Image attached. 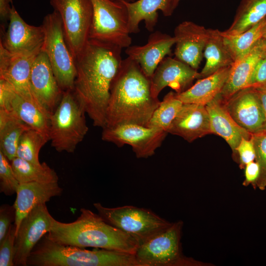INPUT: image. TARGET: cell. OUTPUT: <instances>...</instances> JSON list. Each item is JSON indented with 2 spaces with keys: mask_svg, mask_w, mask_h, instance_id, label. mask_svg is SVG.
<instances>
[{
  "mask_svg": "<svg viewBox=\"0 0 266 266\" xmlns=\"http://www.w3.org/2000/svg\"><path fill=\"white\" fill-rule=\"evenodd\" d=\"M265 85H266V55L256 65L247 87L255 88Z\"/></svg>",
  "mask_w": 266,
  "mask_h": 266,
  "instance_id": "cell-39",
  "label": "cell"
},
{
  "mask_svg": "<svg viewBox=\"0 0 266 266\" xmlns=\"http://www.w3.org/2000/svg\"><path fill=\"white\" fill-rule=\"evenodd\" d=\"M253 88L258 96L264 113L266 118L265 130H266V85Z\"/></svg>",
  "mask_w": 266,
  "mask_h": 266,
  "instance_id": "cell-41",
  "label": "cell"
},
{
  "mask_svg": "<svg viewBox=\"0 0 266 266\" xmlns=\"http://www.w3.org/2000/svg\"><path fill=\"white\" fill-rule=\"evenodd\" d=\"M9 162L0 151V192L6 196L16 193L20 184Z\"/></svg>",
  "mask_w": 266,
  "mask_h": 266,
  "instance_id": "cell-35",
  "label": "cell"
},
{
  "mask_svg": "<svg viewBox=\"0 0 266 266\" xmlns=\"http://www.w3.org/2000/svg\"><path fill=\"white\" fill-rule=\"evenodd\" d=\"M205 64L200 74L207 77L217 70L231 66L234 62L225 43L222 32L208 29V37L203 50Z\"/></svg>",
  "mask_w": 266,
  "mask_h": 266,
  "instance_id": "cell-27",
  "label": "cell"
},
{
  "mask_svg": "<svg viewBox=\"0 0 266 266\" xmlns=\"http://www.w3.org/2000/svg\"><path fill=\"white\" fill-rule=\"evenodd\" d=\"M93 205L105 222L130 235L138 245L171 224L151 210L144 208L132 205L108 208L99 202Z\"/></svg>",
  "mask_w": 266,
  "mask_h": 266,
  "instance_id": "cell-8",
  "label": "cell"
},
{
  "mask_svg": "<svg viewBox=\"0 0 266 266\" xmlns=\"http://www.w3.org/2000/svg\"><path fill=\"white\" fill-rule=\"evenodd\" d=\"M63 189L58 182L20 183L13 204L15 209L16 234L23 219L36 206L46 204L53 197L60 196Z\"/></svg>",
  "mask_w": 266,
  "mask_h": 266,
  "instance_id": "cell-21",
  "label": "cell"
},
{
  "mask_svg": "<svg viewBox=\"0 0 266 266\" xmlns=\"http://www.w3.org/2000/svg\"><path fill=\"white\" fill-rule=\"evenodd\" d=\"M80 211L74 222L65 223L55 219L47 237L66 245L134 254L138 243L134 238L107 223L99 214L84 208Z\"/></svg>",
  "mask_w": 266,
  "mask_h": 266,
  "instance_id": "cell-3",
  "label": "cell"
},
{
  "mask_svg": "<svg viewBox=\"0 0 266 266\" xmlns=\"http://www.w3.org/2000/svg\"><path fill=\"white\" fill-rule=\"evenodd\" d=\"M121 0L127 9L130 33L140 32L139 24L142 21H144L146 29L152 32L158 22V10H161L164 16H169L175 10L173 0H138L133 2Z\"/></svg>",
  "mask_w": 266,
  "mask_h": 266,
  "instance_id": "cell-24",
  "label": "cell"
},
{
  "mask_svg": "<svg viewBox=\"0 0 266 266\" xmlns=\"http://www.w3.org/2000/svg\"><path fill=\"white\" fill-rule=\"evenodd\" d=\"M167 132L189 142L211 133L209 115L205 105L183 103Z\"/></svg>",
  "mask_w": 266,
  "mask_h": 266,
  "instance_id": "cell-20",
  "label": "cell"
},
{
  "mask_svg": "<svg viewBox=\"0 0 266 266\" xmlns=\"http://www.w3.org/2000/svg\"><path fill=\"white\" fill-rule=\"evenodd\" d=\"M30 129L11 112L0 109V151L10 162L16 157L21 135Z\"/></svg>",
  "mask_w": 266,
  "mask_h": 266,
  "instance_id": "cell-28",
  "label": "cell"
},
{
  "mask_svg": "<svg viewBox=\"0 0 266 266\" xmlns=\"http://www.w3.org/2000/svg\"><path fill=\"white\" fill-rule=\"evenodd\" d=\"M200 78V72L189 65L175 58L166 57L150 77L152 95L158 98L166 87H169L176 94L181 93L189 89L195 79Z\"/></svg>",
  "mask_w": 266,
  "mask_h": 266,
  "instance_id": "cell-16",
  "label": "cell"
},
{
  "mask_svg": "<svg viewBox=\"0 0 266 266\" xmlns=\"http://www.w3.org/2000/svg\"><path fill=\"white\" fill-rule=\"evenodd\" d=\"M9 0H0V16L2 20H9L11 6Z\"/></svg>",
  "mask_w": 266,
  "mask_h": 266,
  "instance_id": "cell-42",
  "label": "cell"
},
{
  "mask_svg": "<svg viewBox=\"0 0 266 266\" xmlns=\"http://www.w3.org/2000/svg\"><path fill=\"white\" fill-rule=\"evenodd\" d=\"M15 221V209L14 205L2 204L0 207V242L7 233L13 222Z\"/></svg>",
  "mask_w": 266,
  "mask_h": 266,
  "instance_id": "cell-38",
  "label": "cell"
},
{
  "mask_svg": "<svg viewBox=\"0 0 266 266\" xmlns=\"http://www.w3.org/2000/svg\"><path fill=\"white\" fill-rule=\"evenodd\" d=\"M122 48L90 39L75 59L73 93L95 127L106 126L112 81L122 61Z\"/></svg>",
  "mask_w": 266,
  "mask_h": 266,
  "instance_id": "cell-1",
  "label": "cell"
},
{
  "mask_svg": "<svg viewBox=\"0 0 266 266\" xmlns=\"http://www.w3.org/2000/svg\"><path fill=\"white\" fill-rule=\"evenodd\" d=\"M180 0H173V4L174 9L177 7Z\"/></svg>",
  "mask_w": 266,
  "mask_h": 266,
  "instance_id": "cell-44",
  "label": "cell"
},
{
  "mask_svg": "<svg viewBox=\"0 0 266 266\" xmlns=\"http://www.w3.org/2000/svg\"><path fill=\"white\" fill-rule=\"evenodd\" d=\"M205 107L209 115L211 133L224 138L233 152L243 137L251 138L252 134L239 126L231 117L219 95Z\"/></svg>",
  "mask_w": 266,
  "mask_h": 266,
  "instance_id": "cell-23",
  "label": "cell"
},
{
  "mask_svg": "<svg viewBox=\"0 0 266 266\" xmlns=\"http://www.w3.org/2000/svg\"><path fill=\"white\" fill-rule=\"evenodd\" d=\"M32 266H138L134 254L103 249L89 250L55 242L46 234L29 256Z\"/></svg>",
  "mask_w": 266,
  "mask_h": 266,
  "instance_id": "cell-4",
  "label": "cell"
},
{
  "mask_svg": "<svg viewBox=\"0 0 266 266\" xmlns=\"http://www.w3.org/2000/svg\"><path fill=\"white\" fill-rule=\"evenodd\" d=\"M176 43L175 37L159 31L152 33L143 45L130 46L125 52L137 62L145 74L150 78L160 63L170 54Z\"/></svg>",
  "mask_w": 266,
  "mask_h": 266,
  "instance_id": "cell-19",
  "label": "cell"
},
{
  "mask_svg": "<svg viewBox=\"0 0 266 266\" xmlns=\"http://www.w3.org/2000/svg\"><path fill=\"white\" fill-rule=\"evenodd\" d=\"M54 220L46 204L36 206L23 219L16 234L14 266H27L29 255L42 237L51 231Z\"/></svg>",
  "mask_w": 266,
  "mask_h": 266,
  "instance_id": "cell-12",
  "label": "cell"
},
{
  "mask_svg": "<svg viewBox=\"0 0 266 266\" xmlns=\"http://www.w3.org/2000/svg\"><path fill=\"white\" fill-rule=\"evenodd\" d=\"M93 15L89 39L127 48L132 43L127 8L121 0H91Z\"/></svg>",
  "mask_w": 266,
  "mask_h": 266,
  "instance_id": "cell-9",
  "label": "cell"
},
{
  "mask_svg": "<svg viewBox=\"0 0 266 266\" xmlns=\"http://www.w3.org/2000/svg\"><path fill=\"white\" fill-rule=\"evenodd\" d=\"M60 15L66 40L75 59L89 40L93 10L91 0H50Z\"/></svg>",
  "mask_w": 266,
  "mask_h": 266,
  "instance_id": "cell-10",
  "label": "cell"
},
{
  "mask_svg": "<svg viewBox=\"0 0 266 266\" xmlns=\"http://www.w3.org/2000/svg\"><path fill=\"white\" fill-rule=\"evenodd\" d=\"M265 55L266 41L262 38L248 52L233 62L219 94L222 100H228L239 90L247 87L256 65Z\"/></svg>",
  "mask_w": 266,
  "mask_h": 266,
  "instance_id": "cell-22",
  "label": "cell"
},
{
  "mask_svg": "<svg viewBox=\"0 0 266 266\" xmlns=\"http://www.w3.org/2000/svg\"><path fill=\"white\" fill-rule=\"evenodd\" d=\"M266 17L246 31L236 35L222 32L225 43L234 62L248 52L262 38Z\"/></svg>",
  "mask_w": 266,
  "mask_h": 266,
  "instance_id": "cell-31",
  "label": "cell"
},
{
  "mask_svg": "<svg viewBox=\"0 0 266 266\" xmlns=\"http://www.w3.org/2000/svg\"><path fill=\"white\" fill-rule=\"evenodd\" d=\"M85 114L73 91H64L50 118V141L57 151L74 153L89 130Z\"/></svg>",
  "mask_w": 266,
  "mask_h": 266,
  "instance_id": "cell-5",
  "label": "cell"
},
{
  "mask_svg": "<svg viewBox=\"0 0 266 266\" xmlns=\"http://www.w3.org/2000/svg\"><path fill=\"white\" fill-rule=\"evenodd\" d=\"M262 38L266 41V22L263 28Z\"/></svg>",
  "mask_w": 266,
  "mask_h": 266,
  "instance_id": "cell-43",
  "label": "cell"
},
{
  "mask_svg": "<svg viewBox=\"0 0 266 266\" xmlns=\"http://www.w3.org/2000/svg\"><path fill=\"white\" fill-rule=\"evenodd\" d=\"M183 223L179 221L137 247L134 254L138 266H200L204 264L182 254Z\"/></svg>",
  "mask_w": 266,
  "mask_h": 266,
  "instance_id": "cell-6",
  "label": "cell"
},
{
  "mask_svg": "<svg viewBox=\"0 0 266 266\" xmlns=\"http://www.w3.org/2000/svg\"><path fill=\"white\" fill-rule=\"evenodd\" d=\"M49 138L41 133L30 129L26 131L19 140L16 157L35 164H40L39 153Z\"/></svg>",
  "mask_w": 266,
  "mask_h": 266,
  "instance_id": "cell-33",
  "label": "cell"
},
{
  "mask_svg": "<svg viewBox=\"0 0 266 266\" xmlns=\"http://www.w3.org/2000/svg\"><path fill=\"white\" fill-rule=\"evenodd\" d=\"M233 153V159L241 169L248 163L255 160V151L252 138L248 139L243 137Z\"/></svg>",
  "mask_w": 266,
  "mask_h": 266,
  "instance_id": "cell-37",
  "label": "cell"
},
{
  "mask_svg": "<svg viewBox=\"0 0 266 266\" xmlns=\"http://www.w3.org/2000/svg\"><path fill=\"white\" fill-rule=\"evenodd\" d=\"M30 84L35 99L51 115L59 103L63 91L57 82L46 54L42 51L33 63Z\"/></svg>",
  "mask_w": 266,
  "mask_h": 266,
  "instance_id": "cell-15",
  "label": "cell"
},
{
  "mask_svg": "<svg viewBox=\"0 0 266 266\" xmlns=\"http://www.w3.org/2000/svg\"><path fill=\"white\" fill-rule=\"evenodd\" d=\"M160 102L152 95L150 78L128 57L122 60L111 84L105 127L128 124L147 127Z\"/></svg>",
  "mask_w": 266,
  "mask_h": 266,
  "instance_id": "cell-2",
  "label": "cell"
},
{
  "mask_svg": "<svg viewBox=\"0 0 266 266\" xmlns=\"http://www.w3.org/2000/svg\"><path fill=\"white\" fill-rule=\"evenodd\" d=\"M266 17V0H241L233 22L226 31L228 35L240 34Z\"/></svg>",
  "mask_w": 266,
  "mask_h": 266,
  "instance_id": "cell-29",
  "label": "cell"
},
{
  "mask_svg": "<svg viewBox=\"0 0 266 266\" xmlns=\"http://www.w3.org/2000/svg\"><path fill=\"white\" fill-rule=\"evenodd\" d=\"M231 66L222 68L214 73L199 79L184 92L176 97L183 103L206 105L221 92L228 78Z\"/></svg>",
  "mask_w": 266,
  "mask_h": 266,
  "instance_id": "cell-25",
  "label": "cell"
},
{
  "mask_svg": "<svg viewBox=\"0 0 266 266\" xmlns=\"http://www.w3.org/2000/svg\"><path fill=\"white\" fill-rule=\"evenodd\" d=\"M35 130L49 137L50 114L35 103L15 91L5 109Z\"/></svg>",
  "mask_w": 266,
  "mask_h": 266,
  "instance_id": "cell-26",
  "label": "cell"
},
{
  "mask_svg": "<svg viewBox=\"0 0 266 266\" xmlns=\"http://www.w3.org/2000/svg\"><path fill=\"white\" fill-rule=\"evenodd\" d=\"M10 0V2L11 3V2H12V0Z\"/></svg>",
  "mask_w": 266,
  "mask_h": 266,
  "instance_id": "cell-46",
  "label": "cell"
},
{
  "mask_svg": "<svg viewBox=\"0 0 266 266\" xmlns=\"http://www.w3.org/2000/svg\"><path fill=\"white\" fill-rule=\"evenodd\" d=\"M10 163L19 183L58 182L57 173L45 162L37 165L15 157Z\"/></svg>",
  "mask_w": 266,
  "mask_h": 266,
  "instance_id": "cell-30",
  "label": "cell"
},
{
  "mask_svg": "<svg viewBox=\"0 0 266 266\" xmlns=\"http://www.w3.org/2000/svg\"><path fill=\"white\" fill-rule=\"evenodd\" d=\"M251 138L255 151V161L260 169L256 188L263 190L266 188V130L252 134Z\"/></svg>",
  "mask_w": 266,
  "mask_h": 266,
  "instance_id": "cell-34",
  "label": "cell"
},
{
  "mask_svg": "<svg viewBox=\"0 0 266 266\" xmlns=\"http://www.w3.org/2000/svg\"><path fill=\"white\" fill-rule=\"evenodd\" d=\"M183 103L170 91L166 94L153 112L147 127L159 129L167 132Z\"/></svg>",
  "mask_w": 266,
  "mask_h": 266,
  "instance_id": "cell-32",
  "label": "cell"
},
{
  "mask_svg": "<svg viewBox=\"0 0 266 266\" xmlns=\"http://www.w3.org/2000/svg\"><path fill=\"white\" fill-rule=\"evenodd\" d=\"M244 169L245 179L243 185L247 186L251 184L254 188H256L260 173L259 164L257 162L253 161L247 164Z\"/></svg>",
  "mask_w": 266,
  "mask_h": 266,
  "instance_id": "cell-40",
  "label": "cell"
},
{
  "mask_svg": "<svg viewBox=\"0 0 266 266\" xmlns=\"http://www.w3.org/2000/svg\"><path fill=\"white\" fill-rule=\"evenodd\" d=\"M222 101L235 122L252 134L265 130V116L253 88H243Z\"/></svg>",
  "mask_w": 266,
  "mask_h": 266,
  "instance_id": "cell-13",
  "label": "cell"
},
{
  "mask_svg": "<svg viewBox=\"0 0 266 266\" xmlns=\"http://www.w3.org/2000/svg\"><path fill=\"white\" fill-rule=\"evenodd\" d=\"M41 25L44 33L41 51L46 54L62 90L73 91L75 61L67 44L59 14L54 10L47 14Z\"/></svg>",
  "mask_w": 266,
  "mask_h": 266,
  "instance_id": "cell-7",
  "label": "cell"
},
{
  "mask_svg": "<svg viewBox=\"0 0 266 266\" xmlns=\"http://www.w3.org/2000/svg\"><path fill=\"white\" fill-rule=\"evenodd\" d=\"M175 58L197 70L202 61L208 37V29L191 21H183L176 26Z\"/></svg>",
  "mask_w": 266,
  "mask_h": 266,
  "instance_id": "cell-18",
  "label": "cell"
},
{
  "mask_svg": "<svg viewBox=\"0 0 266 266\" xmlns=\"http://www.w3.org/2000/svg\"><path fill=\"white\" fill-rule=\"evenodd\" d=\"M39 52L11 53L0 43V78L9 83L17 94L42 107L33 96L30 84L32 67Z\"/></svg>",
  "mask_w": 266,
  "mask_h": 266,
  "instance_id": "cell-14",
  "label": "cell"
},
{
  "mask_svg": "<svg viewBox=\"0 0 266 266\" xmlns=\"http://www.w3.org/2000/svg\"><path fill=\"white\" fill-rule=\"evenodd\" d=\"M44 38L42 25L27 24L11 6L7 29L0 43L11 53H34L41 51Z\"/></svg>",
  "mask_w": 266,
  "mask_h": 266,
  "instance_id": "cell-17",
  "label": "cell"
},
{
  "mask_svg": "<svg viewBox=\"0 0 266 266\" xmlns=\"http://www.w3.org/2000/svg\"><path fill=\"white\" fill-rule=\"evenodd\" d=\"M128 2H133L135 1V0H124Z\"/></svg>",
  "mask_w": 266,
  "mask_h": 266,
  "instance_id": "cell-45",
  "label": "cell"
},
{
  "mask_svg": "<svg viewBox=\"0 0 266 266\" xmlns=\"http://www.w3.org/2000/svg\"><path fill=\"white\" fill-rule=\"evenodd\" d=\"M16 226L12 224L2 240L0 242V266H13Z\"/></svg>",
  "mask_w": 266,
  "mask_h": 266,
  "instance_id": "cell-36",
  "label": "cell"
},
{
  "mask_svg": "<svg viewBox=\"0 0 266 266\" xmlns=\"http://www.w3.org/2000/svg\"><path fill=\"white\" fill-rule=\"evenodd\" d=\"M167 133L136 124H124L102 128L101 139L121 147L130 145L137 158H148L161 147Z\"/></svg>",
  "mask_w": 266,
  "mask_h": 266,
  "instance_id": "cell-11",
  "label": "cell"
}]
</instances>
